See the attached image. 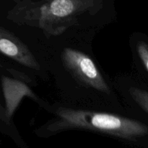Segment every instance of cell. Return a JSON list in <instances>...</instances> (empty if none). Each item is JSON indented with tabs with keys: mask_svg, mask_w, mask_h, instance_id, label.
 <instances>
[{
	"mask_svg": "<svg viewBox=\"0 0 148 148\" xmlns=\"http://www.w3.org/2000/svg\"><path fill=\"white\" fill-rule=\"evenodd\" d=\"M103 5V0H20L7 18L18 25L40 29L49 38L64 33L82 14H96Z\"/></svg>",
	"mask_w": 148,
	"mask_h": 148,
	"instance_id": "cell-1",
	"label": "cell"
},
{
	"mask_svg": "<svg viewBox=\"0 0 148 148\" xmlns=\"http://www.w3.org/2000/svg\"><path fill=\"white\" fill-rule=\"evenodd\" d=\"M71 130H88L127 140L142 137L148 133V127L137 120L110 113L69 107H58L53 118L38 131L54 134Z\"/></svg>",
	"mask_w": 148,
	"mask_h": 148,
	"instance_id": "cell-2",
	"label": "cell"
},
{
	"mask_svg": "<svg viewBox=\"0 0 148 148\" xmlns=\"http://www.w3.org/2000/svg\"><path fill=\"white\" fill-rule=\"evenodd\" d=\"M62 60L66 70L79 84L103 93L111 92L109 85L97 65L86 53L72 48H64Z\"/></svg>",
	"mask_w": 148,
	"mask_h": 148,
	"instance_id": "cell-3",
	"label": "cell"
},
{
	"mask_svg": "<svg viewBox=\"0 0 148 148\" xmlns=\"http://www.w3.org/2000/svg\"><path fill=\"white\" fill-rule=\"evenodd\" d=\"M0 53L30 69L39 71L40 66L28 46L10 30L0 26Z\"/></svg>",
	"mask_w": 148,
	"mask_h": 148,
	"instance_id": "cell-4",
	"label": "cell"
},
{
	"mask_svg": "<svg viewBox=\"0 0 148 148\" xmlns=\"http://www.w3.org/2000/svg\"><path fill=\"white\" fill-rule=\"evenodd\" d=\"M1 87L5 101V113L9 120L12 121L13 115L22 99L25 97L34 101L43 108L47 109V104L40 99L24 80L18 78H12L7 76L1 77Z\"/></svg>",
	"mask_w": 148,
	"mask_h": 148,
	"instance_id": "cell-5",
	"label": "cell"
},
{
	"mask_svg": "<svg viewBox=\"0 0 148 148\" xmlns=\"http://www.w3.org/2000/svg\"><path fill=\"white\" fill-rule=\"evenodd\" d=\"M130 96L134 102L148 114V92L140 88L132 87L129 90Z\"/></svg>",
	"mask_w": 148,
	"mask_h": 148,
	"instance_id": "cell-6",
	"label": "cell"
},
{
	"mask_svg": "<svg viewBox=\"0 0 148 148\" xmlns=\"http://www.w3.org/2000/svg\"><path fill=\"white\" fill-rule=\"evenodd\" d=\"M137 51L145 67L148 71V44L143 40L138 41L137 44Z\"/></svg>",
	"mask_w": 148,
	"mask_h": 148,
	"instance_id": "cell-7",
	"label": "cell"
},
{
	"mask_svg": "<svg viewBox=\"0 0 148 148\" xmlns=\"http://www.w3.org/2000/svg\"><path fill=\"white\" fill-rule=\"evenodd\" d=\"M0 121L6 126H11L12 124V121L9 120L6 116L4 107L1 105V103H0Z\"/></svg>",
	"mask_w": 148,
	"mask_h": 148,
	"instance_id": "cell-8",
	"label": "cell"
}]
</instances>
